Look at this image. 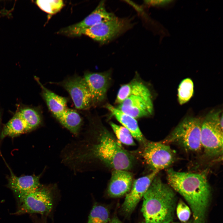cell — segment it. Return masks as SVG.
I'll return each mask as SVG.
<instances>
[{"instance_id":"6da1fadb","label":"cell","mask_w":223,"mask_h":223,"mask_svg":"<svg viewBox=\"0 0 223 223\" xmlns=\"http://www.w3.org/2000/svg\"><path fill=\"white\" fill-rule=\"evenodd\" d=\"M166 173L168 185L189 204L193 213L194 223H205L211 196L207 171L180 172L170 168Z\"/></svg>"},{"instance_id":"7a4b0ae2","label":"cell","mask_w":223,"mask_h":223,"mask_svg":"<svg viewBox=\"0 0 223 223\" xmlns=\"http://www.w3.org/2000/svg\"><path fill=\"white\" fill-rule=\"evenodd\" d=\"M141 212L145 223H170L176 198L173 190L157 176L143 197Z\"/></svg>"},{"instance_id":"3957f363","label":"cell","mask_w":223,"mask_h":223,"mask_svg":"<svg viewBox=\"0 0 223 223\" xmlns=\"http://www.w3.org/2000/svg\"><path fill=\"white\" fill-rule=\"evenodd\" d=\"M101 131L97 143L90 148L89 154L114 169H131L133 164L132 155L122 148L109 132Z\"/></svg>"},{"instance_id":"277c9868","label":"cell","mask_w":223,"mask_h":223,"mask_svg":"<svg viewBox=\"0 0 223 223\" xmlns=\"http://www.w3.org/2000/svg\"><path fill=\"white\" fill-rule=\"evenodd\" d=\"M201 123L198 118H186L161 142L168 145L176 144L187 151L199 152L202 149L200 140Z\"/></svg>"},{"instance_id":"5b68a950","label":"cell","mask_w":223,"mask_h":223,"mask_svg":"<svg viewBox=\"0 0 223 223\" xmlns=\"http://www.w3.org/2000/svg\"><path fill=\"white\" fill-rule=\"evenodd\" d=\"M218 112L209 114L202 121L200 140L206 156L210 159L222 157L223 127Z\"/></svg>"},{"instance_id":"8992f818","label":"cell","mask_w":223,"mask_h":223,"mask_svg":"<svg viewBox=\"0 0 223 223\" xmlns=\"http://www.w3.org/2000/svg\"><path fill=\"white\" fill-rule=\"evenodd\" d=\"M133 25L131 20L115 16L87 28L81 33L101 43L108 42L130 29Z\"/></svg>"},{"instance_id":"52a82bcc","label":"cell","mask_w":223,"mask_h":223,"mask_svg":"<svg viewBox=\"0 0 223 223\" xmlns=\"http://www.w3.org/2000/svg\"><path fill=\"white\" fill-rule=\"evenodd\" d=\"M142 156L152 171L159 172L169 167L175 161L174 151L161 142H149L145 144Z\"/></svg>"},{"instance_id":"ba28073f","label":"cell","mask_w":223,"mask_h":223,"mask_svg":"<svg viewBox=\"0 0 223 223\" xmlns=\"http://www.w3.org/2000/svg\"><path fill=\"white\" fill-rule=\"evenodd\" d=\"M19 204L15 214L33 213L46 214L50 213L52 209L53 196L50 190L41 187L26 196Z\"/></svg>"},{"instance_id":"9c48e42d","label":"cell","mask_w":223,"mask_h":223,"mask_svg":"<svg viewBox=\"0 0 223 223\" xmlns=\"http://www.w3.org/2000/svg\"><path fill=\"white\" fill-rule=\"evenodd\" d=\"M58 84L68 93L76 108L85 110L92 105L91 95L83 77L74 75L66 78Z\"/></svg>"},{"instance_id":"30bf717a","label":"cell","mask_w":223,"mask_h":223,"mask_svg":"<svg viewBox=\"0 0 223 223\" xmlns=\"http://www.w3.org/2000/svg\"><path fill=\"white\" fill-rule=\"evenodd\" d=\"M117 108L135 119L151 115L153 106L150 90L130 95Z\"/></svg>"},{"instance_id":"8fae6325","label":"cell","mask_w":223,"mask_h":223,"mask_svg":"<svg viewBox=\"0 0 223 223\" xmlns=\"http://www.w3.org/2000/svg\"><path fill=\"white\" fill-rule=\"evenodd\" d=\"M159 172L152 171L134 181L130 191L125 195L121 208V213L124 216H127L131 214Z\"/></svg>"},{"instance_id":"7c38bea8","label":"cell","mask_w":223,"mask_h":223,"mask_svg":"<svg viewBox=\"0 0 223 223\" xmlns=\"http://www.w3.org/2000/svg\"><path fill=\"white\" fill-rule=\"evenodd\" d=\"M116 16L106 10L104 1L100 2L92 13L81 22L63 28L59 33L70 37L81 36V32L102 22L111 19Z\"/></svg>"},{"instance_id":"4fadbf2b","label":"cell","mask_w":223,"mask_h":223,"mask_svg":"<svg viewBox=\"0 0 223 223\" xmlns=\"http://www.w3.org/2000/svg\"><path fill=\"white\" fill-rule=\"evenodd\" d=\"M9 168L10 174L7 176V186L12 191L19 202L27 195L42 187L40 182L41 175L18 177Z\"/></svg>"},{"instance_id":"5bb4252c","label":"cell","mask_w":223,"mask_h":223,"mask_svg":"<svg viewBox=\"0 0 223 223\" xmlns=\"http://www.w3.org/2000/svg\"><path fill=\"white\" fill-rule=\"evenodd\" d=\"M110 77L109 72L85 73L83 78L91 95L92 105L100 103L105 99L110 82Z\"/></svg>"},{"instance_id":"9a60e30c","label":"cell","mask_w":223,"mask_h":223,"mask_svg":"<svg viewBox=\"0 0 223 223\" xmlns=\"http://www.w3.org/2000/svg\"><path fill=\"white\" fill-rule=\"evenodd\" d=\"M133 176L127 170L114 169L108 187L107 193L112 198H119L125 195L132 185Z\"/></svg>"},{"instance_id":"2e32d148","label":"cell","mask_w":223,"mask_h":223,"mask_svg":"<svg viewBox=\"0 0 223 223\" xmlns=\"http://www.w3.org/2000/svg\"><path fill=\"white\" fill-rule=\"evenodd\" d=\"M35 78L41 87L42 97L48 108L57 119L67 109V99L55 94L47 88L42 84L37 77H35Z\"/></svg>"},{"instance_id":"e0dca14e","label":"cell","mask_w":223,"mask_h":223,"mask_svg":"<svg viewBox=\"0 0 223 223\" xmlns=\"http://www.w3.org/2000/svg\"><path fill=\"white\" fill-rule=\"evenodd\" d=\"M106 107L123 126L129 131L133 137L140 142H144V138L135 118L110 104H107Z\"/></svg>"},{"instance_id":"ac0fdd59","label":"cell","mask_w":223,"mask_h":223,"mask_svg":"<svg viewBox=\"0 0 223 223\" xmlns=\"http://www.w3.org/2000/svg\"><path fill=\"white\" fill-rule=\"evenodd\" d=\"M28 132L26 125L22 119L15 113L2 130V140L8 137L14 138Z\"/></svg>"},{"instance_id":"d6986e66","label":"cell","mask_w":223,"mask_h":223,"mask_svg":"<svg viewBox=\"0 0 223 223\" xmlns=\"http://www.w3.org/2000/svg\"><path fill=\"white\" fill-rule=\"evenodd\" d=\"M59 122L71 132L78 134L82 124V119L74 110L67 109L57 119Z\"/></svg>"},{"instance_id":"ffe728a7","label":"cell","mask_w":223,"mask_h":223,"mask_svg":"<svg viewBox=\"0 0 223 223\" xmlns=\"http://www.w3.org/2000/svg\"><path fill=\"white\" fill-rule=\"evenodd\" d=\"M16 113L25 123L28 133L36 129L42 123V115L40 112L35 108L28 107H22Z\"/></svg>"},{"instance_id":"44dd1931","label":"cell","mask_w":223,"mask_h":223,"mask_svg":"<svg viewBox=\"0 0 223 223\" xmlns=\"http://www.w3.org/2000/svg\"><path fill=\"white\" fill-rule=\"evenodd\" d=\"M149 90L143 82L139 80L134 79L121 86L117 93L116 100L118 102L121 103L131 95Z\"/></svg>"},{"instance_id":"7402d4cb","label":"cell","mask_w":223,"mask_h":223,"mask_svg":"<svg viewBox=\"0 0 223 223\" xmlns=\"http://www.w3.org/2000/svg\"><path fill=\"white\" fill-rule=\"evenodd\" d=\"M110 219L108 208L96 203L90 212L86 223H109Z\"/></svg>"},{"instance_id":"603a6c76","label":"cell","mask_w":223,"mask_h":223,"mask_svg":"<svg viewBox=\"0 0 223 223\" xmlns=\"http://www.w3.org/2000/svg\"><path fill=\"white\" fill-rule=\"evenodd\" d=\"M194 93V84L192 80L187 78L183 80L179 85L178 89V102L181 104L189 101Z\"/></svg>"},{"instance_id":"cb8c5ba5","label":"cell","mask_w":223,"mask_h":223,"mask_svg":"<svg viewBox=\"0 0 223 223\" xmlns=\"http://www.w3.org/2000/svg\"><path fill=\"white\" fill-rule=\"evenodd\" d=\"M110 124L117 138L122 143L129 146L135 145L133 136L127 129L112 122Z\"/></svg>"},{"instance_id":"d4e9b609","label":"cell","mask_w":223,"mask_h":223,"mask_svg":"<svg viewBox=\"0 0 223 223\" xmlns=\"http://www.w3.org/2000/svg\"><path fill=\"white\" fill-rule=\"evenodd\" d=\"M36 3L44 11L50 14H54L59 11L64 6L62 0H37Z\"/></svg>"},{"instance_id":"484cf974","label":"cell","mask_w":223,"mask_h":223,"mask_svg":"<svg viewBox=\"0 0 223 223\" xmlns=\"http://www.w3.org/2000/svg\"><path fill=\"white\" fill-rule=\"evenodd\" d=\"M176 213L179 219L184 222L189 219L191 214L189 207L181 200L179 201L177 205Z\"/></svg>"},{"instance_id":"4316f807","label":"cell","mask_w":223,"mask_h":223,"mask_svg":"<svg viewBox=\"0 0 223 223\" xmlns=\"http://www.w3.org/2000/svg\"><path fill=\"white\" fill-rule=\"evenodd\" d=\"M174 0H147L144 3L148 6L168 9L173 7L175 3Z\"/></svg>"},{"instance_id":"83f0119b","label":"cell","mask_w":223,"mask_h":223,"mask_svg":"<svg viewBox=\"0 0 223 223\" xmlns=\"http://www.w3.org/2000/svg\"><path fill=\"white\" fill-rule=\"evenodd\" d=\"M109 223H122L121 221L116 216H114L110 219Z\"/></svg>"},{"instance_id":"f1b7e54d","label":"cell","mask_w":223,"mask_h":223,"mask_svg":"<svg viewBox=\"0 0 223 223\" xmlns=\"http://www.w3.org/2000/svg\"><path fill=\"white\" fill-rule=\"evenodd\" d=\"M1 132H2V130H1V121H0V144L2 141V139H1Z\"/></svg>"},{"instance_id":"f546056e","label":"cell","mask_w":223,"mask_h":223,"mask_svg":"<svg viewBox=\"0 0 223 223\" xmlns=\"http://www.w3.org/2000/svg\"></svg>"}]
</instances>
